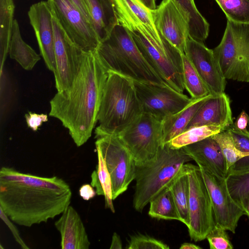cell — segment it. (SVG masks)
Returning a JSON list of instances; mask_svg holds the SVG:
<instances>
[{
    "label": "cell",
    "mask_w": 249,
    "mask_h": 249,
    "mask_svg": "<svg viewBox=\"0 0 249 249\" xmlns=\"http://www.w3.org/2000/svg\"><path fill=\"white\" fill-rule=\"evenodd\" d=\"M52 23L56 63L53 74L55 88L59 92L68 89L75 79L81 66L84 51L71 41L53 13Z\"/></svg>",
    "instance_id": "4fadbf2b"
},
{
    "label": "cell",
    "mask_w": 249,
    "mask_h": 249,
    "mask_svg": "<svg viewBox=\"0 0 249 249\" xmlns=\"http://www.w3.org/2000/svg\"><path fill=\"white\" fill-rule=\"evenodd\" d=\"M233 123L230 100L223 92L212 94L206 100L185 131L192 127L206 125H216L226 129Z\"/></svg>",
    "instance_id": "ac0fdd59"
},
{
    "label": "cell",
    "mask_w": 249,
    "mask_h": 249,
    "mask_svg": "<svg viewBox=\"0 0 249 249\" xmlns=\"http://www.w3.org/2000/svg\"><path fill=\"white\" fill-rule=\"evenodd\" d=\"M71 196L69 185L57 176L40 177L5 166L0 170V208L20 226L31 227L62 214Z\"/></svg>",
    "instance_id": "6da1fadb"
},
{
    "label": "cell",
    "mask_w": 249,
    "mask_h": 249,
    "mask_svg": "<svg viewBox=\"0 0 249 249\" xmlns=\"http://www.w3.org/2000/svg\"><path fill=\"white\" fill-rule=\"evenodd\" d=\"M225 129L213 125H206L192 127L173 138L169 142L173 148H181L207 137L218 133Z\"/></svg>",
    "instance_id": "4dcf8cb0"
},
{
    "label": "cell",
    "mask_w": 249,
    "mask_h": 249,
    "mask_svg": "<svg viewBox=\"0 0 249 249\" xmlns=\"http://www.w3.org/2000/svg\"><path fill=\"white\" fill-rule=\"evenodd\" d=\"M228 129L236 148L240 152L249 155V131L237 130L231 125Z\"/></svg>",
    "instance_id": "8d00e7d4"
},
{
    "label": "cell",
    "mask_w": 249,
    "mask_h": 249,
    "mask_svg": "<svg viewBox=\"0 0 249 249\" xmlns=\"http://www.w3.org/2000/svg\"><path fill=\"white\" fill-rule=\"evenodd\" d=\"M96 149L100 151L110 174L113 200L125 192L135 180L136 162L117 135L95 137Z\"/></svg>",
    "instance_id": "30bf717a"
},
{
    "label": "cell",
    "mask_w": 249,
    "mask_h": 249,
    "mask_svg": "<svg viewBox=\"0 0 249 249\" xmlns=\"http://www.w3.org/2000/svg\"><path fill=\"white\" fill-rule=\"evenodd\" d=\"M52 12L71 41L86 52L96 51L100 43L93 25L71 0H48Z\"/></svg>",
    "instance_id": "7c38bea8"
},
{
    "label": "cell",
    "mask_w": 249,
    "mask_h": 249,
    "mask_svg": "<svg viewBox=\"0 0 249 249\" xmlns=\"http://www.w3.org/2000/svg\"><path fill=\"white\" fill-rule=\"evenodd\" d=\"M190 184L189 223L190 238L196 242L205 239L216 225L209 194L199 167L186 163Z\"/></svg>",
    "instance_id": "9c48e42d"
},
{
    "label": "cell",
    "mask_w": 249,
    "mask_h": 249,
    "mask_svg": "<svg viewBox=\"0 0 249 249\" xmlns=\"http://www.w3.org/2000/svg\"><path fill=\"white\" fill-rule=\"evenodd\" d=\"M212 137L221 149L226 162L228 170L240 159L249 156L236 148L228 128L212 135Z\"/></svg>",
    "instance_id": "1f68e13d"
},
{
    "label": "cell",
    "mask_w": 249,
    "mask_h": 249,
    "mask_svg": "<svg viewBox=\"0 0 249 249\" xmlns=\"http://www.w3.org/2000/svg\"><path fill=\"white\" fill-rule=\"evenodd\" d=\"M126 248L128 249H168L169 247L155 238L139 234L131 236Z\"/></svg>",
    "instance_id": "e575fe53"
},
{
    "label": "cell",
    "mask_w": 249,
    "mask_h": 249,
    "mask_svg": "<svg viewBox=\"0 0 249 249\" xmlns=\"http://www.w3.org/2000/svg\"><path fill=\"white\" fill-rule=\"evenodd\" d=\"M249 170V156H248L244 157L238 160L228 170V174L242 172Z\"/></svg>",
    "instance_id": "60d3db41"
},
{
    "label": "cell",
    "mask_w": 249,
    "mask_h": 249,
    "mask_svg": "<svg viewBox=\"0 0 249 249\" xmlns=\"http://www.w3.org/2000/svg\"><path fill=\"white\" fill-rule=\"evenodd\" d=\"M191 160L183 148H173L167 143L160 147L153 159L136 165L134 209L142 212L152 199L168 187L183 166Z\"/></svg>",
    "instance_id": "5b68a950"
},
{
    "label": "cell",
    "mask_w": 249,
    "mask_h": 249,
    "mask_svg": "<svg viewBox=\"0 0 249 249\" xmlns=\"http://www.w3.org/2000/svg\"><path fill=\"white\" fill-rule=\"evenodd\" d=\"M185 54L192 63L210 94L216 95L225 92L226 79L213 50L190 36Z\"/></svg>",
    "instance_id": "2e32d148"
},
{
    "label": "cell",
    "mask_w": 249,
    "mask_h": 249,
    "mask_svg": "<svg viewBox=\"0 0 249 249\" xmlns=\"http://www.w3.org/2000/svg\"><path fill=\"white\" fill-rule=\"evenodd\" d=\"M183 82L185 89L193 99L210 94V92L192 63L185 54H182Z\"/></svg>",
    "instance_id": "f546056e"
},
{
    "label": "cell",
    "mask_w": 249,
    "mask_h": 249,
    "mask_svg": "<svg viewBox=\"0 0 249 249\" xmlns=\"http://www.w3.org/2000/svg\"><path fill=\"white\" fill-rule=\"evenodd\" d=\"M142 112L163 120L181 110L192 100L165 84L134 81Z\"/></svg>",
    "instance_id": "8fae6325"
},
{
    "label": "cell",
    "mask_w": 249,
    "mask_h": 249,
    "mask_svg": "<svg viewBox=\"0 0 249 249\" xmlns=\"http://www.w3.org/2000/svg\"><path fill=\"white\" fill-rule=\"evenodd\" d=\"M100 43L108 38L118 20L112 0H86Z\"/></svg>",
    "instance_id": "603a6c76"
},
{
    "label": "cell",
    "mask_w": 249,
    "mask_h": 249,
    "mask_svg": "<svg viewBox=\"0 0 249 249\" xmlns=\"http://www.w3.org/2000/svg\"><path fill=\"white\" fill-rule=\"evenodd\" d=\"M10 57L15 60L27 71L33 69L40 60V56L22 39L18 23L14 19L12 34L9 47Z\"/></svg>",
    "instance_id": "cb8c5ba5"
},
{
    "label": "cell",
    "mask_w": 249,
    "mask_h": 249,
    "mask_svg": "<svg viewBox=\"0 0 249 249\" xmlns=\"http://www.w3.org/2000/svg\"><path fill=\"white\" fill-rule=\"evenodd\" d=\"M240 206L243 209L245 214L249 217V194L242 199Z\"/></svg>",
    "instance_id": "f6af8a7d"
},
{
    "label": "cell",
    "mask_w": 249,
    "mask_h": 249,
    "mask_svg": "<svg viewBox=\"0 0 249 249\" xmlns=\"http://www.w3.org/2000/svg\"><path fill=\"white\" fill-rule=\"evenodd\" d=\"M179 214V221L187 226L189 223L190 184L185 163L168 186Z\"/></svg>",
    "instance_id": "d4e9b609"
},
{
    "label": "cell",
    "mask_w": 249,
    "mask_h": 249,
    "mask_svg": "<svg viewBox=\"0 0 249 249\" xmlns=\"http://www.w3.org/2000/svg\"><path fill=\"white\" fill-rule=\"evenodd\" d=\"M226 181L231 196L240 205L242 199L249 194V170L228 174Z\"/></svg>",
    "instance_id": "836d02e7"
},
{
    "label": "cell",
    "mask_w": 249,
    "mask_h": 249,
    "mask_svg": "<svg viewBox=\"0 0 249 249\" xmlns=\"http://www.w3.org/2000/svg\"><path fill=\"white\" fill-rule=\"evenodd\" d=\"M231 125L235 129L244 132L249 131V116L243 110Z\"/></svg>",
    "instance_id": "ab89813d"
},
{
    "label": "cell",
    "mask_w": 249,
    "mask_h": 249,
    "mask_svg": "<svg viewBox=\"0 0 249 249\" xmlns=\"http://www.w3.org/2000/svg\"><path fill=\"white\" fill-rule=\"evenodd\" d=\"M228 20L249 23V0H215Z\"/></svg>",
    "instance_id": "d6a6232c"
},
{
    "label": "cell",
    "mask_w": 249,
    "mask_h": 249,
    "mask_svg": "<svg viewBox=\"0 0 249 249\" xmlns=\"http://www.w3.org/2000/svg\"><path fill=\"white\" fill-rule=\"evenodd\" d=\"M180 6L188 19L190 36L203 42L207 38L210 25L197 10L194 0H173Z\"/></svg>",
    "instance_id": "4316f807"
},
{
    "label": "cell",
    "mask_w": 249,
    "mask_h": 249,
    "mask_svg": "<svg viewBox=\"0 0 249 249\" xmlns=\"http://www.w3.org/2000/svg\"><path fill=\"white\" fill-rule=\"evenodd\" d=\"M112 0L118 23H140L154 33L160 34L155 25L152 10L147 8L139 0Z\"/></svg>",
    "instance_id": "7402d4cb"
},
{
    "label": "cell",
    "mask_w": 249,
    "mask_h": 249,
    "mask_svg": "<svg viewBox=\"0 0 249 249\" xmlns=\"http://www.w3.org/2000/svg\"><path fill=\"white\" fill-rule=\"evenodd\" d=\"M71 0L83 13L86 19L93 25L90 11L86 0Z\"/></svg>",
    "instance_id": "7bdbcfd3"
},
{
    "label": "cell",
    "mask_w": 249,
    "mask_h": 249,
    "mask_svg": "<svg viewBox=\"0 0 249 249\" xmlns=\"http://www.w3.org/2000/svg\"><path fill=\"white\" fill-rule=\"evenodd\" d=\"M96 151L98 163L96 170L91 175L90 184L95 188L97 195L104 196L106 208L109 209L112 213H115L111 177L100 151L98 149Z\"/></svg>",
    "instance_id": "83f0119b"
},
{
    "label": "cell",
    "mask_w": 249,
    "mask_h": 249,
    "mask_svg": "<svg viewBox=\"0 0 249 249\" xmlns=\"http://www.w3.org/2000/svg\"><path fill=\"white\" fill-rule=\"evenodd\" d=\"M30 24L36 38L40 55L47 68L54 72L56 63L54 51V32L52 13L48 1L32 5L28 12Z\"/></svg>",
    "instance_id": "e0dca14e"
},
{
    "label": "cell",
    "mask_w": 249,
    "mask_h": 249,
    "mask_svg": "<svg viewBox=\"0 0 249 249\" xmlns=\"http://www.w3.org/2000/svg\"><path fill=\"white\" fill-rule=\"evenodd\" d=\"M15 9L13 0H0V73L9 52L14 23Z\"/></svg>",
    "instance_id": "484cf974"
},
{
    "label": "cell",
    "mask_w": 249,
    "mask_h": 249,
    "mask_svg": "<svg viewBox=\"0 0 249 249\" xmlns=\"http://www.w3.org/2000/svg\"><path fill=\"white\" fill-rule=\"evenodd\" d=\"M0 218L6 224L7 227L11 231L15 241L20 245V247L23 249H29V248L25 244L20 235L19 231L16 226L13 224V221L9 217L3 212L1 209L0 208Z\"/></svg>",
    "instance_id": "f35d334b"
},
{
    "label": "cell",
    "mask_w": 249,
    "mask_h": 249,
    "mask_svg": "<svg viewBox=\"0 0 249 249\" xmlns=\"http://www.w3.org/2000/svg\"><path fill=\"white\" fill-rule=\"evenodd\" d=\"M96 52L108 71L133 81L165 84L145 60L129 31L119 23Z\"/></svg>",
    "instance_id": "277c9868"
},
{
    "label": "cell",
    "mask_w": 249,
    "mask_h": 249,
    "mask_svg": "<svg viewBox=\"0 0 249 249\" xmlns=\"http://www.w3.org/2000/svg\"><path fill=\"white\" fill-rule=\"evenodd\" d=\"M60 233L62 249H89L90 245L85 227L75 209L69 205L54 223Z\"/></svg>",
    "instance_id": "ffe728a7"
},
{
    "label": "cell",
    "mask_w": 249,
    "mask_h": 249,
    "mask_svg": "<svg viewBox=\"0 0 249 249\" xmlns=\"http://www.w3.org/2000/svg\"><path fill=\"white\" fill-rule=\"evenodd\" d=\"M147 8L151 10H154L156 8V0H139Z\"/></svg>",
    "instance_id": "bcb514c9"
},
{
    "label": "cell",
    "mask_w": 249,
    "mask_h": 249,
    "mask_svg": "<svg viewBox=\"0 0 249 249\" xmlns=\"http://www.w3.org/2000/svg\"><path fill=\"white\" fill-rule=\"evenodd\" d=\"M79 192L80 196L85 200L91 199L97 195L95 188L89 184L83 185Z\"/></svg>",
    "instance_id": "b9f144b4"
},
{
    "label": "cell",
    "mask_w": 249,
    "mask_h": 249,
    "mask_svg": "<svg viewBox=\"0 0 249 249\" xmlns=\"http://www.w3.org/2000/svg\"><path fill=\"white\" fill-rule=\"evenodd\" d=\"M213 50L226 79L249 82V23L227 19L221 40Z\"/></svg>",
    "instance_id": "52a82bcc"
},
{
    "label": "cell",
    "mask_w": 249,
    "mask_h": 249,
    "mask_svg": "<svg viewBox=\"0 0 249 249\" xmlns=\"http://www.w3.org/2000/svg\"><path fill=\"white\" fill-rule=\"evenodd\" d=\"M212 94L193 99L178 112L165 118L162 121V144L169 143L173 138L183 132L204 103Z\"/></svg>",
    "instance_id": "44dd1931"
},
{
    "label": "cell",
    "mask_w": 249,
    "mask_h": 249,
    "mask_svg": "<svg viewBox=\"0 0 249 249\" xmlns=\"http://www.w3.org/2000/svg\"><path fill=\"white\" fill-rule=\"evenodd\" d=\"M25 118L28 127L34 131H36L43 123L48 120V115L28 112L25 115Z\"/></svg>",
    "instance_id": "74e56055"
},
{
    "label": "cell",
    "mask_w": 249,
    "mask_h": 249,
    "mask_svg": "<svg viewBox=\"0 0 249 249\" xmlns=\"http://www.w3.org/2000/svg\"><path fill=\"white\" fill-rule=\"evenodd\" d=\"M131 35L142 55L164 84L183 93L182 53L160 34L144 25L127 22L123 25Z\"/></svg>",
    "instance_id": "8992f818"
},
{
    "label": "cell",
    "mask_w": 249,
    "mask_h": 249,
    "mask_svg": "<svg viewBox=\"0 0 249 249\" xmlns=\"http://www.w3.org/2000/svg\"><path fill=\"white\" fill-rule=\"evenodd\" d=\"M152 15L159 34L182 54H185L190 36L189 25L180 6L173 0H162L152 10Z\"/></svg>",
    "instance_id": "9a60e30c"
},
{
    "label": "cell",
    "mask_w": 249,
    "mask_h": 249,
    "mask_svg": "<svg viewBox=\"0 0 249 249\" xmlns=\"http://www.w3.org/2000/svg\"><path fill=\"white\" fill-rule=\"evenodd\" d=\"M182 148L198 166L226 178L228 170L225 159L212 136Z\"/></svg>",
    "instance_id": "d6986e66"
},
{
    "label": "cell",
    "mask_w": 249,
    "mask_h": 249,
    "mask_svg": "<svg viewBox=\"0 0 249 249\" xmlns=\"http://www.w3.org/2000/svg\"><path fill=\"white\" fill-rule=\"evenodd\" d=\"M133 157L136 165L145 163L157 155L162 144V120L142 113L118 135Z\"/></svg>",
    "instance_id": "ba28073f"
},
{
    "label": "cell",
    "mask_w": 249,
    "mask_h": 249,
    "mask_svg": "<svg viewBox=\"0 0 249 249\" xmlns=\"http://www.w3.org/2000/svg\"><path fill=\"white\" fill-rule=\"evenodd\" d=\"M108 71L96 51L83 52L79 72L71 86L57 91L50 101L49 115L69 130L77 146L85 143L97 122Z\"/></svg>",
    "instance_id": "7a4b0ae2"
},
{
    "label": "cell",
    "mask_w": 249,
    "mask_h": 249,
    "mask_svg": "<svg viewBox=\"0 0 249 249\" xmlns=\"http://www.w3.org/2000/svg\"><path fill=\"white\" fill-rule=\"evenodd\" d=\"M199 167L209 194L216 225L234 233L240 218L245 214L243 209L231 196L226 178Z\"/></svg>",
    "instance_id": "5bb4252c"
},
{
    "label": "cell",
    "mask_w": 249,
    "mask_h": 249,
    "mask_svg": "<svg viewBox=\"0 0 249 249\" xmlns=\"http://www.w3.org/2000/svg\"><path fill=\"white\" fill-rule=\"evenodd\" d=\"M148 215L157 219L180 220L177 208L169 188L160 192L150 202Z\"/></svg>",
    "instance_id": "f1b7e54d"
},
{
    "label": "cell",
    "mask_w": 249,
    "mask_h": 249,
    "mask_svg": "<svg viewBox=\"0 0 249 249\" xmlns=\"http://www.w3.org/2000/svg\"><path fill=\"white\" fill-rule=\"evenodd\" d=\"M108 72L95 137L118 135L142 113L134 81L118 73Z\"/></svg>",
    "instance_id": "3957f363"
},
{
    "label": "cell",
    "mask_w": 249,
    "mask_h": 249,
    "mask_svg": "<svg viewBox=\"0 0 249 249\" xmlns=\"http://www.w3.org/2000/svg\"><path fill=\"white\" fill-rule=\"evenodd\" d=\"M180 249H201L199 246L190 243H184L181 245Z\"/></svg>",
    "instance_id": "7dc6e473"
},
{
    "label": "cell",
    "mask_w": 249,
    "mask_h": 249,
    "mask_svg": "<svg viewBox=\"0 0 249 249\" xmlns=\"http://www.w3.org/2000/svg\"><path fill=\"white\" fill-rule=\"evenodd\" d=\"M110 249H122V243L120 236L114 232L112 235Z\"/></svg>",
    "instance_id": "ee69618b"
},
{
    "label": "cell",
    "mask_w": 249,
    "mask_h": 249,
    "mask_svg": "<svg viewBox=\"0 0 249 249\" xmlns=\"http://www.w3.org/2000/svg\"><path fill=\"white\" fill-rule=\"evenodd\" d=\"M211 249H232L233 246L224 228L215 225L206 237Z\"/></svg>",
    "instance_id": "d590c367"
}]
</instances>
